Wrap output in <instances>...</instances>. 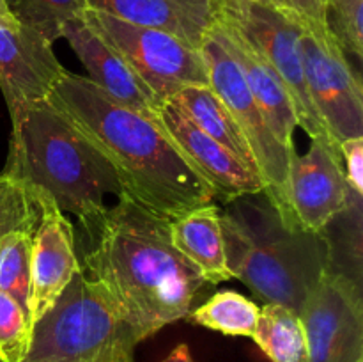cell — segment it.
<instances>
[{
  "label": "cell",
  "instance_id": "obj_1",
  "mask_svg": "<svg viewBox=\"0 0 363 362\" xmlns=\"http://www.w3.org/2000/svg\"><path fill=\"white\" fill-rule=\"evenodd\" d=\"M170 220L128 195L84 234V272L108 293L137 341L186 318L204 277L174 247Z\"/></svg>",
  "mask_w": 363,
  "mask_h": 362
},
{
  "label": "cell",
  "instance_id": "obj_2",
  "mask_svg": "<svg viewBox=\"0 0 363 362\" xmlns=\"http://www.w3.org/2000/svg\"><path fill=\"white\" fill-rule=\"evenodd\" d=\"M48 102L112 163L124 195L137 204L174 220L215 201L162 123L116 103L87 77L66 71Z\"/></svg>",
  "mask_w": 363,
  "mask_h": 362
},
{
  "label": "cell",
  "instance_id": "obj_3",
  "mask_svg": "<svg viewBox=\"0 0 363 362\" xmlns=\"http://www.w3.org/2000/svg\"><path fill=\"white\" fill-rule=\"evenodd\" d=\"M11 141L4 176L32 202L52 201L89 234L106 212L108 194L123 195L103 153L48 99L9 110Z\"/></svg>",
  "mask_w": 363,
  "mask_h": 362
},
{
  "label": "cell",
  "instance_id": "obj_4",
  "mask_svg": "<svg viewBox=\"0 0 363 362\" xmlns=\"http://www.w3.org/2000/svg\"><path fill=\"white\" fill-rule=\"evenodd\" d=\"M220 222L230 277L266 304L300 312L328 266L321 233L287 226L264 192L227 202Z\"/></svg>",
  "mask_w": 363,
  "mask_h": 362
},
{
  "label": "cell",
  "instance_id": "obj_5",
  "mask_svg": "<svg viewBox=\"0 0 363 362\" xmlns=\"http://www.w3.org/2000/svg\"><path fill=\"white\" fill-rule=\"evenodd\" d=\"M121 343L138 341L108 293L82 268L34 323L21 362H99Z\"/></svg>",
  "mask_w": 363,
  "mask_h": 362
},
{
  "label": "cell",
  "instance_id": "obj_6",
  "mask_svg": "<svg viewBox=\"0 0 363 362\" xmlns=\"http://www.w3.org/2000/svg\"><path fill=\"white\" fill-rule=\"evenodd\" d=\"M201 52L208 67L209 87L225 103L250 146L266 197L279 209L287 226L301 229L293 216L287 190L291 156L296 151L287 149L268 124L241 75L240 66L223 45L216 21L206 34Z\"/></svg>",
  "mask_w": 363,
  "mask_h": 362
},
{
  "label": "cell",
  "instance_id": "obj_7",
  "mask_svg": "<svg viewBox=\"0 0 363 362\" xmlns=\"http://www.w3.org/2000/svg\"><path fill=\"white\" fill-rule=\"evenodd\" d=\"M215 18L236 31L255 52L261 53L277 71L289 91L296 110L298 126L312 137L323 138L339 148L319 117L301 66L298 39L301 34V18L289 9L266 6L254 0H213Z\"/></svg>",
  "mask_w": 363,
  "mask_h": 362
},
{
  "label": "cell",
  "instance_id": "obj_8",
  "mask_svg": "<svg viewBox=\"0 0 363 362\" xmlns=\"http://www.w3.org/2000/svg\"><path fill=\"white\" fill-rule=\"evenodd\" d=\"M85 23L116 50L160 102L191 85H209L202 52L156 28L131 25L101 11L85 9Z\"/></svg>",
  "mask_w": 363,
  "mask_h": 362
},
{
  "label": "cell",
  "instance_id": "obj_9",
  "mask_svg": "<svg viewBox=\"0 0 363 362\" xmlns=\"http://www.w3.org/2000/svg\"><path fill=\"white\" fill-rule=\"evenodd\" d=\"M305 84L319 117L337 142L363 137V89L328 23L301 20L298 39Z\"/></svg>",
  "mask_w": 363,
  "mask_h": 362
},
{
  "label": "cell",
  "instance_id": "obj_10",
  "mask_svg": "<svg viewBox=\"0 0 363 362\" xmlns=\"http://www.w3.org/2000/svg\"><path fill=\"white\" fill-rule=\"evenodd\" d=\"M298 314L308 362H363L362 286L326 270Z\"/></svg>",
  "mask_w": 363,
  "mask_h": 362
},
{
  "label": "cell",
  "instance_id": "obj_11",
  "mask_svg": "<svg viewBox=\"0 0 363 362\" xmlns=\"http://www.w3.org/2000/svg\"><path fill=\"white\" fill-rule=\"evenodd\" d=\"M287 190L294 220L311 233H321L354 195L346 181L340 149L318 137L311 138L305 155L291 156Z\"/></svg>",
  "mask_w": 363,
  "mask_h": 362
},
{
  "label": "cell",
  "instance_id": "obj_12",
  "mask_svg": "<svg viewBox=\"0 0 363 362\" xmlns=\"http://www.w3.org/2000/svg\"><path fill=\"white\" fill-rule=\"evenodd\" d=\"M39 220L30 251V319L48 311L64 287L82 270L74 226L52 201H35Z\"/></svg>",
  "mask_w": 363,
  "mask_h": 362
},
{
  "label": "cell",
  "instance_id": "obj_13",
  "mask_svg": "<svg viewBox=\"0 0 363 362\" xmlns=\"http://www.w3.org/2000/svg\"><path fill=\"white\" fill-rule=\"evenodd\" d=\"M66 73L41 34L16 23H0V91L13 110L25 103L48 99Z\"/></svg>",
  "mask_w": 363,
  "mask_h": 362
},
{
  "label": "cell",
  "instance_id": "obj_14",
  "mask_svg": "<svg viewBox=\"0 0 363 362\" xmlns=\"http://www.w3.org/2000/svg\"><path fill=\"white\" fill-rule=\"evenodd\" d=\"M160 117L181 155L215 192V199L229 202L241 195L264 192L257 172L248 169L215 138L199 130L172 103L163 102Z\"/></svg>",
  "mask_w": 363,
  "mask_h": 362
},
{
  "label": "cell",
  "instance_id": "obj_15",
  "mask_svg": "<svg viewBox=\"0 0 363 362\" xmlns=\"http://www.w3.org/2000/svg\"><path fill=\"white\" fill-rule=\"evenodd\" d=\"M60 38L66 39L89 73V80L110 99L133 110L138 116L162 123L160 110L163 103L138 78L126 60L110 48L84 18H74L64 25Z\"/></svg>",
  "mask_w": 363,
  "mask_h": 362
},
{
  "label": "cell",
  "instance_id": "obj_16",
  "mask_svg": "<svg viewBox=\"0 0 363 362\" xmlns=\"http://www.w3.org/2000/svg\"><path fill=\"white\" fill-rule=\"evenodd\" d=\"M87 9L101 11L131 25L156 28L176 35L201 50L215 23L213 0H85Z\"/></svg>",
  "mask_w": 363,
  "mask_h": 362
},
{
  "label": "cell",
  "instance_id": "obj_17",
  "mask_svg": "<svg viewBox=\"0 0 363 362\" xmlns=\"http://www.w3.org/2000/svg\"><path fill=\"white\" fill-rule=\"evenodd\" d=\"M215 21L223 45L240 66L241 75L254 99L261 106L268 124L287 149H294L293 137L294 130L298 128V117L287 87L280 80L277 71L269 66L268 60L255 52L236 31H233L218 18H215Z\"/></svg>",
  "mask_w": 363,
  "mask_h": 362
},
{
  "label": "cell",
  "instance_id": "obj_18",
  "mask_svg": "<svg viewBox=\"0 0 363 362\" xmlns=\"http://www.w3.org/2000/svg\"><path fill=\"white\" fill-rule=\"evenodd\" d=\"M172 243L204 277L206 284L233 279L225 261L218 206L206 204L170 220Z\"/></svg>",
  "mask_w": 363,
  "mask_h": 362
},
{
  "label": "cell",
  "instance_id": "obj_19",
  "mask_svg": "<svg viewBox=\"0 0 363 362\" xmlns=\"http://www.w3.org/2000/svg\"><path fill=\"white\" fill-rule=\"evenodd\" d=\"M167 102L172 103L199 130H202L206 135L215 138L218 144H222L227 151L233 153L248 169L259 174L257 163H255L243 131L238 126L236 119L225 106V103L220 99V96L209 85L184 87Z\"/></svg>",
  "mask_w": 363,
  "mask_h": 362
},
{
  "label": "cell",
  "instance_id": "obj_20",
  "mask_svg": "<svg viewBox=\"0 0 363 362\" xmlns=\"http://www.w3.org/2000/svg\"><path fill=\"white\" fill-rule=\"evenodd\" d=\"M252 339L272 362H308L303 323L300 314L286 305H262Z\"/></svg>",
  "mask_w": 363,
  "mask_h": 362
},
{
  "label": "cell",
  "instance_id": "obj_21",
  "mask_svg": "<svg viewBox=\"0 0 363 362\" xmlns=\"http://www.w3.org/2000/svg\"><path fill=\"white\" fill-rule=\"evenodd\" d=\"M259 311L261 307L245 295L234 290H222L188 312L186 318L195 325L216 330L225 336L254 337Z\"/></svg>",
  "mask_w": 363,
  "mask_h": 362
},
{
  "label": "cell",
  "instance_id": "obj_22",
  "mask_svg": "<svg viewBox=\"0 0 363 362\" xmlns=\"http://www.w3.org/2000/svg\"><path fill=\"white\" fill-rule=\"evenodd\" d=\"M35 226L7 231L0 236V291L11 295L27 312L28 318H30V251Z\"/></svg>",
  "mask_w": 363,
  "mask_h": 362
},
{
  "label": "cell",
  "instance_id": "obj_23",
  "mask_svg": "<svg viewBox=\"0 0 363 362\" xmlns=\"http://www.w3.org/2000/svg\"><path fill=\"white\" fill-rule=\"evenodd\" d=\"M7 4L21 25L41 34L52 45L60 39L64 25L80 18L87 9L85 0H7Z\"/></svg>",
  "mask_w": 363,
  "mask_h": 362
},
{
  "label": "cell",
  "instance_id": "obj_24",
  "mask_svg": "<svg viewBox=\"0 0 363 362\" xmlns=\"http://www.w3.org/2000/svg\"><path fill=\"white\" fill-rule=\"evenodd\" d=\"M32 322L11 295L0 291V362H21L28 350Z\"/></svg>",
  "mask_w": 363,
  "mask_h": 362
},
{
  "label": "cell",
  "instance_id": "obj_25",
  "mask_svg": "<svg viewBox=\"0 0 363 362\" xmlns=\"http://www.w3.org/2000/svg\"><path fill=\"white\" fill-rule=\"evenodd\" d=\"M39 208L14 181L0 174V234L35 226Z\"/></svg>",
  "mask_w": 363,
  "mask_h": 362
},
{
  "label": "cell",
  "instance_id": "obj_26",
  "mask_svg": "<svg viewBox=\"0 0 363 362\" xmlns=\"http://www.w3.org/2000/svg\"><path fill=\"white\" fill-rule=\"evenodd\" d=\"M333 21H328L330 31L344 53L350 52L362 59L363 55V0H351L342 6L330 7Z\"/></svg>",
  "mask_w": 363,
  "mask_h": 362
},
{
  "label": "cell",
  "instance_id": "obj_27",
  "mask_svg": "<svg viewBox=\"0 0 363 362\" xmlns=\"http://www.w3.org/2000/svg\"><path fill=\"white\" fill-rule=\"evenodd\" d=\"M340 156L346 162V181L354 194L363 195V137L346 138L339 144Z\"/></svg>",
  "mask_w": 363,
  "mask_h": 362
},
{
  "label": "cell",
  "instance_id": "obj_28",
  "mask_svg": "<svg viewBox=\"0 0 363 362\" xmlns=\"http://www.w3.org/2000/svg\"><path fill=\"white\" fill-rule=\"evenodd\" d=\"M287 4L301 20L328 23V0H287Z\"/></svg>",
  "mask_w": 363,
  "mask_h": 362
},
{
  "label": "cell",
  "instance_id": "obj_29",
  "mask_svg": "<svg viewBox=\"0 0 363 362\" xmlns=\"http://www.w3.org/2000/svg\"><path fill=\"white\" fill-rule=\"evenodd\" d=\"M135 346L133 343L117 344L99 362H135Z\"/></svg>",
  "mask_w": 363,
  "mask_h": 362
},
{
  "label": "cell",
  "instance_id": "obj_30",
  "mask_svg": "<svg viewBox=\"0 0 363 362\" xmlns=\"http://www.w3.org/2000/svg\"><path fill=\"white\" fill-rule=\"evenodd\" d=\"M163 362H195V361L191 358V353L190 350H188L186 344H177Z\"/></svg>",
  "mask_w": 363,
  "mask_h": 362
},
{
  "label": "cell",
  "instance_id": "obj_31",
  "mask_svg": "<svg viewBox=\"0 0 363 362\" xmlns=\"http://www.w3.org/2000/svg\"><path fill=\"white\" fill-rule=\"evenodd\" d=\"M16 18L11 13V7L7 0H0V23H16Z\"/></svg>",
  "mask_w": 363,
  "mask_h": 362
},
{
  "label": "cell",
  "instance_id": "obj_32",
  "mask_svg": "<svg viewBox=\"0 0 363 362\" xmlns=\"http://www.w3.org/2000/svg\"><path fill=\"white\" fill-rule=\"evenodd\" d=\"M254 2H259V4H266V6H272V7H279V9H289V4H287V0H254Z\"/></svg>",
  "mask_w": 363,
  "mask_h": 362
},
{
  "label": "cell",
  "instance_id": "obj_33",
  "mask_svg": "<svg viewBox=\"0 0 363 362\" xmlns=\"http://www.w3.org/2000/svg\"><path fill=\"white\" fill-rule=\"evenodd\" d=\"M351 2V0H328V9L330 7H335V6H342V4Z\"/></svg>",
  "mask_w": 363,
  "mask_h": 362
}]
</instances>
